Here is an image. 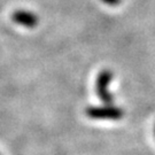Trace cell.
I'll use <instances>...</instances> for the list:
<instances>
[{"label": "cell", "instance_id": "3957f363", "mask_svg": "<svg viewBox=\"0 0 155 155\" xmlns=\"http://www.w3.org/2000/svg\"><path fill=\"white\" fill-rule=\"evenodd\" d=\"M13 21L20 25H23L25 28H35L38 23V18L37 16L31 13V12L27 11H16L13 14Z\"/></svg>", "mask_w": 155, "mask_h": 155}, {"label": "cell", "instance_id": "7a4b0ae2", "mask_svg": "<svg viewBox=\"0 0 155 155\" xmlns=\"http://www.w3.org/2000/svg\"><path fill=\"white\" fill-rule=\"evenodd\" d=\"M114 78V75L110 70L104 69L99 72L97 82H95V91L100 98V100L104 102V105H113L114 104V95L108 91V85Z\"/></svg>", "mask_w": 155, "mask_h": 155}, {"label": "cell", "instance_id": "6da1fadb", "mask_svg": "<svg viewBox=\"0 0 155 155\" xmlns=\"http://www.w3.org/2000/svg\"><path fill=\"white\" fill-rule=\"evenodd\" d=\"M86 116L92 120H109L118 121L124 116V110L114 105H104L87 107L85 109Z\"/></svg>", "mask_w": 155, "mask_h": 155}, {"label": "cell", "instance_id": "277c9868", "mask_svg": "<svg viewBox=\"0 0 155 155\" xmlns=\"http://www.w3.org/2000/svg\"><path fill=\"white\" fill-rule=\"evenodd\" d=\"M101 1H104L105 4L109 6H115V5H118L120 2H121V0H101Z\"/></svg>", "mask_w": 155, "mask_h": 155}]
</instances>
